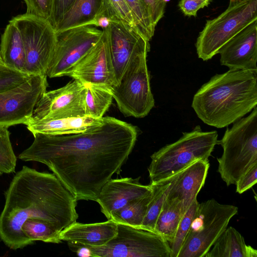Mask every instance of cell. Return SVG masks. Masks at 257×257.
Masks as SVG:
<instances>
[{
  "mask_svg": "<svg viewBox=\"0 0 257 257\" xmlns=\"http://www.w3.org/2000/svg\"><path fill=\"white\" fill-rule=\"evenodd\" d=\"M33 136V143L19 158L46 165L77 201H96L103 186L127 160L138 131L131 123L105 116L81 133Z\"/></svg>",
  "mask_w": 257,
  "mask_h": 257,
  "instance_id": "1",
  "label": "cell"
},
{
  "mask_svg": "<svg viewBox=\"0 0 257 257\" xmlns=\"http://www.w3.org/2000/svg\"><path fill=\"white\" fill-rule=\"evenodd\" d=\"M0 214V239L17 250L33 244L22 226L29 218L43 219L61 231L76 221L77 200L53 173L24 166L5 192Z\"/></svg>",
  "mask_w": 257,
  "mask_h": 257,
  "instance_id": "2",
  "label": "cell"
},
{
  "mask_svg": "<svg viewBox=\"0 0 257 257\" xmlns=\"http://www.w3.org/2000/svg\"><path fill=\"white\" fill-rule=\"evenodd\" d=\"M257 105V71L229 69L216 74L194 95L192 107L205 123L227 126Z\"/></svg>",
  "mask_w": 257,
  "mask_h": 257,
  "instance_id": "3",
  "label": "cell"
},
{
  "mask_svg": "<svg viewBox=\"0 0 257 257\" xmlns=\"http://www.w3.org/2000/svg\"><path fill=\"white\" fill-rule=\"evenodd\" d=\"M215 131L203 132L200 127L187 133L177 141L163 147L151 156L148 168L150 183L171 178L199 160H208L218 144Z\"/></svg>",
  "mask_w": 257,
  "mask_h": 257,
  "instance_id": "4",
  "label": "cell"
},
{
  "mask_svg": "<svg viewBox=\"0 0 257 257\" xmlns=\"http://www.w3.org/2000/svg\"><path fill=\"white\" fill-rule=\"evenodd\" d=\"M223 148L217 158L218 172L227 186L235 185L253 164L257 163V107L227 129L218 141Z\"/></svg>",
  "mask_w": 257,
  "mask_h": 257,
  "instance_id": "5",
  "label": "cell"
},
{
  "mask_svg": "<svg viewBox=\"0 0 257 257\" xmlns=\"http://www.w3.org/2000/svg\"><path fill=\"white\" fill-rule=\"evenodd\" d=\"M257 20V0H244L228 5L217 17L207 20L195 43L203 61L218 54L221 48L240 31Z\"/></svg>",
  "mask_w": 257,
  "mask_h": 257,
  "instance_id": "6",
  "label": "cell"
},
{
  "mask_svg": "<svg viewBox=\"0 0 257 257\" xmlns=\"http://www.w3.org/2000/svg\"><path fill=\"white\" fill-rule=\"evenodd\" d=\"M237 212V207L214 199L199 203L177 257H204Z\"/></svg>",
  "mask_w": 257,
  "mask_h": 257,
  "instance_id": "7",
  "label": "cell"
},
{
  "mask_svg": "<svg viewBox=\"0 0 257 257\" xmlns=\"http://www.w3.org/2000/svg\"><path fill=\"white\" fill-rule=\"evenodd\" d=\"M148 52L135 57L128 64L119 83L110 87L118 108L125 116L142 118L155 105L147 68Z\"/></svg>",
  "mask_w": 257,
  "mask_h": 257,
  "instance_id": "8",
  "label": "cell"
},
{
  "mask_svg": "<svg viewBox=\"0 0 257 257\" xmlns=\"http://www.w3.org/2000/svg\"><path fill=\"white\" fill-rule=\"evenodd\" d=\"M11 21L22 38L24 72L29 75H47L56 44L54 28L48 20L27 13L14 17Z\"/></svg>",
  "mask_w": 257,
  "mask_h": 257,
  "instance_id": "9",
  "label": "cell"
},
{
  "mask_svg": "<svg viewBox=\"0 0 257 257\" xmlns=\"http://www.w3.org/2000/svg\"><path fill=\"white\" fill-rule=\"evenodd\" d=\"M117 224V234L108 243L88 246L93 257H170L169 243L159 234Z\"/></svg>",
  "mask_w": 257,
  "mask_h": 257,
  "instance_id": "10",
  "label": "cell"
},
{
  "mask_svg": "<svg viewBox=\"0 0 257 257\" xmlns=\"http://www.w3.org/2000/svg\"><path fill=\"white\" fill-rule=\"evenodd\" d=\"M102 30L86 26L56 33V44L47 71L50 78L65 76L66 73L101 38Z\"/></svg>",
  "mask_w": 257,
  "mask_h": 257,
  "instance_id": "11",
  "label": "cell"
},
{
  "mask_svg": "<svg viewBox=\"0 0 257 257\" xmlns=\"http://www.w3.org/2000/svg\"><path fill=\"white\" fill-rule=\"evenodd\" d=\"M47 75H34L26 81L0 92V126L26 124L35 106L46 92Z\"/></svg>",
  "mask_w": 257,
  "mask_h": 257,
  "instance_id": "12",
  "label": "cell"
},
{
  "mask_svg": "<svg viewBox=\"0 0 257 257\" xmlns=\"http://www.w3.org/2000/svg\"><path fill=\"white\" fill-rule=\"evenodd\" d=\"M86 84L73 79L58 89L45 92L34 109L33 119H55L85 115Z\"/></svg>",
  "mask_w": 257,
  "mask_h": 257,
  "instance_id": "13",
  "label": "cell"
},
{
  "mask_svg": "<svg viewBox=\"0 0 257 257\" xmlns=\"http://www.w3.org/2000/svg\"><path fill=\"white\" fill-rule=\"evenodd\" d=\"M103 31L108 43L117 84L130 63L138 55L150 50V41L138 30L111 22Z\"/></svg>",
  "mask_w": 257,
  "mask_h": 257,
  "instance_id": "14",
  "label": "cell"
},
{
  "mask_svg": "<svg viewBox=\"0 0 257 257\" xmlns=\"http://www.w3.org/2000/svg\"><path fill=\"white\" fill-rule=\"evenodd\" d=\"M65 76L86 84L109 87L117 84L106 36L100 40L66 73Z\"/></svg>",
  "mask_w": 257,
  "mask_h": 257,
  "instance_id": "15",
  "label": "cell"
},
{
  "mask_svg": "<svg viewBox=\"0 0 257 257\" xmlns=\"http://www.w3.org/2000/svg\"><path fill=\"white\" fill-rule=\"evenodd\" d=\"M219 54L221 65L229 69L257 71V20L227 42Z\"/></svg>",
  "mask_w": 257,
  "mask_h": 257,
  "instance_id": "16",
  "label": "cell"
},
{
  "mask_svg": "<svg viewBox=\"0 0 257 257\" xmlns=\"http://www.w3.org/2000/svg\"><path fill=\"white\" fill-rule=\"evenodd\" d=\"M140 177L109 180L103 186L96 202L101 212L109 219L111 215L130 201L146 196L151 193L150 185H143Z\"/></svg>",
  "mask_w": 257,
  "mask_h": 257,
  "instance_id": "17",
  "label": "cell"
},
{
  "mask_svg": "<svg viewBox=\"0 0 257 257\" xmlns=\"http://www.w3.org/2000/svg\"><path fill=\"white\" fill-rule=\"evenodd\" d=\"M209 166V160H199L176 174L167 198L181 201L187 210L204 186Z\"/></svg>",
  "mask_w": 257,
  "mask_h": 257,
  "instance_id": "18",
  "label": "cell"
},
{
  "mask_svg": "<svg viewBox=\"0 0 257 257\" xmlns=\"http://www.w3.org/2000/svg\"><path fill=\"white\" fill-rule=\"evenodd\" d=\"M117 232V224L111 219L93 223L75 221L61 231L60 239L78 245L97 247L106 244Z\"/></svg>",
  "mask_w": 257,
  "mask_h": 257,
  "instance_id": "19",
  "label": "cell"
},
{
  "mask_svg": "<svg viewBox=\"0 0 257 257\" xmlns=\"http://www.w3.org/2000/svg\"><path fill=\"white\" fill-rule=\"evenodd\" d=\"M103 117L93 118L85 115L55 119H33L31 118L26 124L33 134L40 133L50 135H62L81 133L101 123Z\"/></svg>",
  "mask_w": 257,
  "mask_h": 257,
  "instance_id": "20",
  "label": "cell"
},
{
  "mask_svg": "<svg viewBox=\"0 0 257 257\" xmlns=\"http://www.w3.org/2000/svg\"><path fill=\"white\" fill-rule=\"evenodd\" d=\"M105 13L103 0H76L55 28L56 33L86 26H94Z\"/></svg>",
  "mask_w": 257,
  "mask_h": 257,
  "instance_id": "21",
  "label": "cell"
},
{
  "mask_svg": "<svg viewBox=\"0 0 257 257\" xmlns=\"http://www.w3.org/2000/svg\"><path fill=\"white\" fill-rule=\"evenodd\" d=\"M204 257H256L257 251L245 243L243 237L234 227L225 229Z\"/></svg>",
  "mask_w": 257,
  "mask_h": 257,
  "instance_id": "22",
  "label": "cell"
},
{
  "mask_svg": "<svg viewBox=\"0 0 257 257\" xmlns=\"http://www.w3.org/2000/svg\"><path fill=\"white\" fill-rule=\"evenodd\" d=\"M0 55L5 65L25 73V51L22 38L18 27L11 20L1 36Z\"/></svg>",
  "mask_w": 257,
  "mask_h": 257,
  "instance_id": "23",
  "label": "cell"
},
{
  "mask_svg": "<svg viewBox=\"0 0 257 257\" xmlns=\"http://www.w3.org/2000/svg\"><path fill=\"white\" fill-rule=\"evenodd\" d=\"M182 202L176 199L167 198L157 219L155 231L172 243L180 221L185 213Z\"/></svg>",
  "mask_w": 257,
  "mask_h": 257,
  "instance_id": "24",
  "label": "cell"
},
{
  "mask_svg": "<svg viewBox=\"0 0 257 257\" xmlns=\"http://www.w3.org/2000/svg\"><path fill=\"white\" fill-rule=\"evenodd\" d=\"M174 176L156 183L150 184L151 196L141 229L155 232L156 222L167 197Z\"/></svg>",
  "mask_w": 257,
  "mask_h": 257,
  "instance_id": "25",
  "label": "cell"
},
{
  "mask_svg": "<svg viewBox=\"0 0 257 257\" xmlns=\"http://www.w3.org/2000/svg\"><path fill=\"white\" fill-rule=\"evenodd\" d=\"M86 85L85 115L102 118L112 101L113 96L110 87L95 84H86Z\"/></svg>",
  "mask_w": 257,
  "mask_h": 257,
  "instance_id": "26",
  "label": "cell"
},
{
  "mask_svg": "<svg viewBox=\"0 0 257 257\" xmlns=\"http://www.w3.org/2000/svg\"><path fill=\"white\" fill-rule=\"evenodd\" d=\"M151 196V193L130 201L124 207L113 212L109 219L116 223L141 229Z\"/></svg>",
  "mask_w": 257,
  "mask_h": 257,
  "instance_id": "27",
  "label": "cell"
},
{
  "mask_svg": "<svg viewBox=\"0 0 257 257\" xmlns=\"http://www.w3.org/2000/svg\"><path fill=\"white\" fill-rule=\"evenodd\" d=\"M25 236L34 243L35 241L59 243L61 231L51 223L39 218H29L22 226Z\"/></svg>",
  "mask_w": 257,
  "mask_h": 257,
  "instance_id": "28",
  "label": "cell"
},
{
  "mask_svg": "<svg viewBox=\"0 0 257 257\" xmlns=\"http://www.w3.org/2000/svg\"><path fill=\"white\" fill-rule=\"evenodd\" d=\"M130 8L139 33L147 40L154 36L156 27L151 16L143 0H125Z\"/></svg>",
  "mask_w": 257,
  "mask_h": 257,
  "instance_id": "29",
  "label": "cell"
},
{
  "mask_svg": "<svg viewBox=\"0 0 257 257\" xmlns=\"http://www.w3.org/2000/svg\"><path fill=\"white\" fill-rule=\"evenodd\" d=\"M103 3L105 13L111 22L138 30L133 13L125 0H103Z\"/></svg>",
  "mask_w": 257,
  "mask_h": 257,
  "instance_id": "30",
  "label": "cell"
},
{
  "mask_svg": "<svg viewBox=\"0 0 257 257\" xmlns=\"http://www.w3.org/2000/svg\"><path fill=\"white\" fill-rule=\"evenodd\" d=\"M199 203L195 199L182 217L174 239L170 244V257H177L188 234L191 223L198 209Z\"/></svg>",
  "mask_w": 257,
  "mask_h": 257,
  "instance_id": "31",
  "label": "cell"
},
{
  "mask_svg": "<svg viewBox=\"0 0 257 257\" xmlns=\"http://www.w3.org/2000/svg\"><path fill=\"white\" fill-rule=\"evenodd\" d=\"M8 128L7 126H0V172L2 174L15 172L17 163Z\"/></svg>",
  "mask_w": 257,
  "mask_h": 257,
  "instance_id": "32",
  "label": "cell"
},
{
  "mask_svg": "<svg viewBox=\"0 0 257 257\" xmlns=\"http://www.w3.org/2000/svg\"><path fill=\"white\" fill-rule=\"evenodd\" d=\"M31 75L13 69L4 65L0 67V92L16 86L28 80Z\"/></svg>",
  "mask_w": 257,
  "mask_h": 257,
  "instance_id": "33",
  "label": "cell"
},
{
  "mask_svg": "<svg viewBox=\"0 0 257 257\" xmlns=\"http://www.w3.org/2000/svg\"><path fill=\"white\" fill-rule=\"evenodd\" d=\"M28 14L49 21L52 13L53 0H23Z\"/></svg>",
  "mask_w": 257,
  "mask_h": 257,
  "instance_id": "34",
  "label": "cell"
},
{
  "mask_svg": "<svg viewBox=\"0 0 257 257\" xmlns=\"http://www.w3.org/2000/svg\"><path fill=\"white\" fill-rule=\"evenodd\" d=\"M76 1L53 0L52 13L49 21L54 29Z\"/></svg>",
  "mask_w": 257,
  "mask_h": 257,
  "instance_id": "35",
  "label": "cell"
},
{
  "mask_svg": "<svg viewBox=\"0 0 257 257\" xmlns=\"http://www.w3.org/2000/svg\"><path fill=\"white\" fill-rule=\"evenodd\" d=\"M257 181V163L252 165L235 183L236 192L242 194L254 185Z\"/></svg>",
  "mask_w": 257,
  "mask_h": 257,
  "instance_id": "36",
  "label": "cell"
},
{
  "mask_svg": "<svg viewBox=\"0 0 257 257\" xmlns=\"http://www.w3.org/2000/svg\"><path fill=\"white\" fill-rule=\"evenodd\" d=\"M213 0H180L178 7L183 14L188 17H196L198 11L208 7Z\"/></svg>",
  "mask_w": 257,
  "mask_h": 257,
  "instance_id": "37",
  "label": "cell"
},
{
  "mask_svg": "<svg viewBox=\"0 0 257 257\" xmlns=\"http://www.w3.org/2000/svg\"><path fill=\"white\" fill-rule=\"evenodd\" d=\"M151 16L153 23L156 27L158 22L164 16L165 9L170 0H143Z\"/></svg>",
  "mask_w": 257,
  "mask_h": 257,
  "instance_id": "38",
  "label": "cell"
},
{
  "mask_svg": "<svg viewBox=\"0 0 257 257\" xmlns=\"http://www.w3.org/2000/svg\"><path fill=\"white\" fill-rule=\"evenodd\" d=\"M68 244L70 249L75 251L78 256L81 257H93L92 252L88 246L69 242H68Z\"/></svg>",
  "mask_w": 257,
  "mask_h": 257,
  "instance_id": "39",
  "label": "cell"
},
{
  "mask_svg": "<svg viewBox=\"0 0 257 257\" xmlns=\"http://www.w3.org/2000/svg\"><path fill=\"white\" fill-rule=\"evenodd\" d=\"M244 0H229V5H234L240 2H241Z\"/></svg>",
  "mask_w": 257,
  "mask_h": 257,
  "instance_id": "40",
  "label": "cell"
},
{
  "mask_svg": "<svg viewBox=\"0 0 257 257\" xmlns=\"http://www.w3.org/2000/svg\"><path fill=\"white\" fill-rule=\"evenodd\" d=\"M4 65H5V64H4L2 59L1 58V55H0V67L2 66H3Z\"/></svg>",
  "mask_w": 257,
  "mask_h": 257,
  "instance_id": "41",
  "label": "cell"
},
{
  "mask_svg": "<svg viewBox=\"0 0 257 257\" xmlns=\"http://www.w3.org/2000/svg\"><path fill=\"white\" fill-rule=\"evenodd\" d=\"M2 174H3L1 172H0V176H1Z\"/></svg>",
  "mask_w": 257,
  "mask_h": 257,
  "instance_id": "42",
  "label": "cell"
}]
</instances>
